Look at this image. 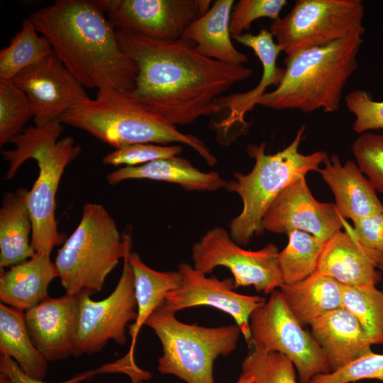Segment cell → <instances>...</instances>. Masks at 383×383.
<instances>
[{
  "instance_id": "obj_10",
  "label": "cell",
  "mask_w": 383,
  "mask_h": 383,
  "mask_svg": "<svg viewBox=\"0 0 383 383\" xmlns=\"http://www.w3.org/2000/svg\"><path fill=\"white\" fill-rule=\"evenodd\" d=\"M250 331V343L281 353L292 361L300 383H309L316 375L331 372L321 348L311 333L303 328L279 289L252 313Z\"/></svg>"
},
{
  "instance_id": "obj_38",
  "label": "cell",
  "mask_w": 383,
  "mask_h": 383,
  "mask_svg": "<svg viewBox=\"0 0 383 383\" xmlns=\"http://www.w3.org/2000/svg\"><path fill=\"white\" fill-rule=\"evenodd\" d=\"M345 101L348 111L355 116V132L383 129V101H374L370 93L359 89L349 92Z\"/></svg>"
},
{
  "instance_id": "obj_14",
  "label": "cell",
  "mask_w": 383,
  "mask_h": 383,
  "mask_svg": "<svg viewBox=\"0 0 383 383\" xmlns=\"http://www.w3.org/2000/svg\"><path fill=\"white\" fill-rule=\"evenodd\" d=\"M178 271L181 274L180 284L167 294L162 306L173 313L198 306L216 308L234 319L249 344L250 317L266 301L265 299L237 293L234 291L233 279L220 280L216 277H207L187 263L179 264Z\"/></svg>"
},
{
  "instance_id": "obj_28",
  "label": "cell",
  "mask_w": 383,
  "mask_h": 383,
  "mask_svg": "<svg viewBox=\"0 0 383 383\" xmlns=\"http://www.w3.org/2000/svg\"><path fill=\"white\" fill-rule=\"evenodd\" d=\"M0 353L12 358L28 375L43 379L48 360L34 345L28 333L25 312L0 304Z\"/></svg>"
},
{
  "instance_id": "obj_15",
  "label": "cell",
  "mask_w": 383,
  "mask_h": 383,
  "mask_svg": "<svg viewBox=\"0 0 383 383\" xmlns=\"http://www.w3.org/2000/svg\"><path fill=\"white\" fill-rule=\"evenodd\" d=\"M345 222L335 204L317 201L305 177H300L286 187L271 204L262 218V228L287 235L294 231H303L324 244L344 228Z\"/></svg>"
},
{
  "instance_id": "obj_9",
  "label": "cell",
  "mask_w": 383,
  "mask_h": 383,
  "mask_svg": "<svg viewBox=\"0 0 383 383\" xmlns=\"http://www.w3.org/2000/svg\"><path fill=\"white\" fill-rule=\"evenodd\" d=\"M364 6L360 0H297L269 31L287 57L322 46L356 32H365Z\"/></svg>"
},
{
  "instance_id": "obj_43",
  "label": "cell",
  "mask_w": 383,
  "mask_h": 383,
  "mask_svg": "<svg viewBox=\"0 0 383 383\" xmlns=\"http://www.w3.org/2000/svg\"><path fill=\"white\" fill-rule=\"evenodd\" d=\"M143 379H142L140 378L131 379L132 383H143Z\"/></svg>"
},
{
  "instance_id": "obj_16",
  "label": "cell",
  "mask_w": 383,
  "mask_h": 383,
  "mask_svg": "<svg viewBox=\"0 0 383 383\" xmlns=\"http://www.w3.org/2000/svg\"><path fill=\"white\" fill-rule=\"evenodd\" d=\"M13 81L27 95L38 127L60 119L67 111L91 99L85 87L53 52L23 70Z\"/></svg>"
},
{
  "instance_id": "obj_3",
  "label": "cell",
  "mask_w": 383,
  "mask_h": 383,
  "mask_svg": "<svg viewBox=\"0 0 383 383\" xmlns=\"http://www.w3.org/2000/svg\"><path fill=\"white\" fill-rule=\"evenodd\" d=\"M363 33L356 32L286 57L280 83L275 89L262 96L256 105L277 111H336L344 87L357 68Z\"/></svg>"
},
{
  "instance_id": "obj_5",
  "label": "cell",
  "mask_w": 383,
  "mask_h": 383,
  "mask_svg": "<svg viewBox=\"0 0 383 383\" xmlns=\"http://www.w3.org/2000/svg\"><path fill=\"white\" fill-rule=\"evenodd\" d=\"M60 120L87 131L115 149L135 143H177L193 148L209 165L213 166L217 161L201 140L179 132L176 126L139 102L132 92L98 91L94 99L70 109Z\"/></svg>"
},
{
  "instance_id": "obj_13",
  "label": "cell",
  "mask_w": 383,
  "mask_h": 383,
  "mask_svg": "<svg viewBox=\"0 0 383 383\" xmlns=\"http://www.w3.org/2000/svg\"><path fill=\"white\" fill-rule=\"evenodd\" d=\"M117 30L161 41L181 39L210 0H97Z\"/></svg>"
},
{
  "instance_id": "obj_20",
  "label": "cell",
  "mask_w": 383,
  "mask_h": 383,
  "mask_svg": "<svg viewBox=\"0 0 383 383\" xmlns=\"http://www.w3.org/2000/svg\"><path fill=\"white\" fill-rule=\"evenodd\" d=\"M323 164L318 172L334 194L335 206L345 220L354 222L383 212L377 190L357 164L349 160L343 165L335 154L331 159L327 157Z\"/></svg>"
},
{
  "instance_id": "obj_41",
  "label": "cell",
  "mask_w": 383,
  "mask_h": 383,
  "mask_svg": "<svg viewBox=\"0 0 383 383\" xmlns=\"http://www.w3.org/2000/svg\"><path fill=\"white\" fill-rule=\"evenodd\" d=\"M236 383H254V382L251 376L242 372Z\"/></svg>"
},
{
  "instance_id": "obj_44",
  "label": "cell",
  "mask_w": 383,
  "mask_h": 383,
  "mask_svg": "<svg viewBox=\"0 0 383 383\" xmlns=\"http://www.w3.org/2000/svg\"><path fill=\"white\" fill-rule=\"evenodd\" d=\"M382 270V272H383V270Z\"/></svg>"
},
{
  "instance_id": "obj_18",
  "label": "cell",
  "mask_w": 383,
  "mask_h": 383,
  "mask_svg": "<svg viewBox=\"0 0 383 383\" xmlns=\"http://www.w3.org/2000/svg\"><path fill=\"white\" fill-rule=\"evenodd\" d=\"M344 228L324 243L317 271L344 286H376L382 279L383 254L360 243L347 222Z\"/></svg>"
},
{
  "instance_id": "obj_35",
  "label": "cell",
  "mask_w": 383,
  "mask_h": 383,
  "mask_svg": "<svg viewBox=\"0 0 383 383\" xmlns=\"http://www.w3.org/2000/svg\"><path fill=\"white\" fill-rule=\"evenodd\" d=\"M182 147L179 145L135 143L115 149L103 157L102 162L113 166L126 165L128 167H134L157 160L176 157L182 152Z\"/></svg>"
},
{
  "instance_id": "obj_26",
  "label": "cell",
  "mask_w": 383,
  "mask_h": 383,
  "mask_svg": "<svg viewBox=\"0 0 383 383\" xmlns=\"http://www.w3.org/2000/svg\"><path fill=\"white\" fill-rule=\"evenodd\" d=\"M279 290L302 326L343 307V285L317 270L301 281L284 284Z\"/></svg>"
},
{
  "instance_id": "obj_23",
  "label": "cell",
  "mask_w": 383,
  "mask_h": 383,
  "mask_svg": "<svg viewBox=\"0 0 383 383\" xmlns=\"http://www.w3.org/2000/svg\"><path fill=\"white\" fill-rule=\"evenodd\" d=\"M233 0H216L209 11L196 20L182 38L192 40L200 55L222 62L244 65L248 57L233 45L230 31Z\"/></svg>"
},
{
  "instance_id": "obj_7",
  "label": "cell",
  "mask_w": 383,
  "mask_h": 383,
  "mask_svg": "<svg viewBox=\"0 0 383 383\" xmlns=\"http://www.w3.org/2000/svg\"><path fill=\"white\" fill-rule=\"evenodd\" d=\"M131 248V235H120L103 205L85 204L77 227L58 249L55 260L65 293L90 296L101 292L107 276Z\"/></svg>"
},
{
  "instance_id": "obj_12",
  "label": "cell",
  "mask_w": 383,
  "mask_h": 383,
  "mask_svg": "<svg viewBox=\"0 0 383 383\" xmlns=\"http://www.w3.org/2000/svg\"><path fill=\"white\" fill-rule=\"evenodd\" d=\"M130 252L131 249L123 259L118 282L109 296L96 301L87 294L78 295L74 356L99 352L109 340L119 345L126 343L128 323L137 317Z\"/></svg>"
},
{
  "instance_id": "obj_39",
  "label": "cell",
  "mask_w": 383,
  "mask_h": 383,
  "mask_svg": "<svg viewBox=\"0 0 383 383\" xmlns=\"http://www.w3.org/2000/svg\"><path fill=\"white\" fill-rule=\"evenodd\" d=\"M351 231L363 245L383 254V212L354 221Z\"/></svg>"
},
{
  "instance_id": "obj_21",
  "label": "cell",
  "mask_w": 383,
  "mask_h": 383,
  "mask_svg": "<svg viewBox=\"0 0 383 383\" xmlns=\"http://www.w3.org/2000/svg\"><path fill=\"white\" fill-rule=\"evenodd\" d=\"M311 334L325 355L331 372L372 352V343L357 319L343 307L314 321Z\"/></svg>"
},
{
  "instance_id": "obj_4",
  "label": "cell",
  "mask_w": 383,
  "mask_h": 383,
  "mask_svg": "<svg viewBox=\"0 0 383 383\" xmlns=\"http://www.w3.org/2000/svg\"><path fill=\"white\" fill-rule=\"evenodd\" d=\"M63 130L60 119L42 127L30 126L11 140L16 145L13 150H1L3 159L9 163L7 180L28 159L36 160L39 167L38 178L28 195L31 245L38 253L50 255L54 247L67 239L57 228L56 194L66 167L77 157L81 148L70 136L57 140Z\"/></svg>"
},
{
  "instance_id": "obj_32",
  "label": "cell",
  "mask_w": 383,
  "mask_h": 383,
  "mask_svg": "<svg viewBox=\"0 0 383 383\" xmlns=\"http://www.w3.org/2000/svg\"><path fill=\"white\" fill-rule=\"evenodd\" d=\"M250 350L242 362V372L254 383H297L295 367L290 360L277 352L250 343Z\"/></svg>"
},
{
  "instance_id": "obj_11",
  "label": "cell",
  "mask_w": 383,
  "mask_h": 383,
  "mask_svg": "<svg viewBox=\"0 0 383 383\" xmlns=\"http://www.w3.org/2000/svg\"><path fill=\"white\" fill-rule=\"evenodd\" d=\"M279 252L273 243L256 251L244 250L227 231L216 226L194 244L192 257L193 267L204 274L218 266L226 267L233 275L235 288L253 286L268 294L284 284Z\"/></svg>"
},
{
  "instance_id": "obj_25",
  "label": "cell",
  "mask_w": 383,
  "mask_h": 383,
  "mask_svg": "<svg viewBox=\"0 0 383 383\" xmlns=\"http://www.w3.org/2000/svg\"><path fill=\"white\" fill-rule=\"evenodd\" d=\"M150 179L178 184L187 190L215 191L226 182L218 172H204L186 159L173 157L145 165L126 166L109 172L106 180L116 185L126 179Z\"/></svg>"
},
{
  "instance_id": "obj_42",
  "label": "cell",
  "mask_w": 383,
  "mask_h": 383,
  "mask_svg": "<svg viewBox=\"0 0 383 383\" xmlns=\"http://www.w3.org/2000/svg\"><path fill=\"white\" fill-rule=\"evenodd\" d=\"M0 383H13V382L6 374L2 372H0Z\"/></svg>"
},
{
  "instance_id": "obj_8",
  "label": "cell",
  "mask_w": 383,
  "mask_h": 383,
  "mask_svg": "<svg viewBox=\"0 0 383 383\" xmlns=\"http://www.w3.org/2000/svg\"><path fill=\"white\" fill-rule=\"evenodd\" d=\"M175 313L161 304L148 318L162 345L158 370L173 374L187 383H215L213 363L236 348L241 333L237 325L206 328L178 321Z\"/></svg>"
},
{
  "instance_id": "obj_27",
  "label": "cell",
  "mask_w": 383,
  "mask_h": 383,
  "mask_svg": "<svg viewBox=\"0 0 383 383\" xmlns=\"http://www.w3.org/2000/svg\"><path fill=\"white\" fill-rule=\"evenodd\" d=\"M129 261L132 267L135 294L137 304V317L129 326L131 343L124 358L135 365L134 350L138 333L148 318L164 301L167 294L177 289L181 282V274L176 272H159L148 267L136 252H130Z\"/></svg>"
},
{
  "instance_id": "obj_29",
  "label": "cell",
  "mask_w": 383,
  "mask_h": 383,
  "mask_svg": "<svg viewBox=\"0 0 383 383\" xmlns=\"http://www.w3.org/2000/svg\"><path fill=\"white\" fill-rule=\"evenodd\" d=\"M37 32L29 18L23 21L9 45L0 51V79L13 80L23 70L52 52L48 40Z\"/></svg>"
},
{
  "instance_id": "obj_17",
  "label": "cell",
  "mask_w": 383,
  "mask_h": 383,
  "mask_svg": "<svg viewBox=\"0 0 383 383\" xmlns=\"http://www.w3.org/2000/svg\"><path fill=\"white\" fill-rule=\"evenodd\" d=\"M78 296L48 297L25 311V322L34 345L48 361L65 359L75 349Z\"/></svg>"
},
{
  "instance_id": "obj_30",
  "label": "cell",
  "mask_w": 383,
  "mask_h": 383,
  "mask_svg": "<svg viewBox=\"0 0 383 383\" xmlns=\"http://www.w3.org/2000/svg\"><path fill=\"white\" fill-rule=\"evenodd\" d=\"M288 236V243L278 257L284 284H287L301 281L317 270L324 245L303 231H294Z\"/></svg>"
},
{
  "instance_id": "obj_19",
  "label": "cell",
  "mask_w": 383,
  "mask_h": 383,
  "mask_svg": "<svg viewBox=\"0 0 383 383\" xmlns=\"http://www.w3.org/2000/svg\"><path fill=\"white\" fill-rule=\"evenodd\" d=\"M234 40L253 50L262 64V74L260 82L254 89L246 92L222 96L215 100L221 109L225 108L229 112L226 118L217 124L218 129L224 131H228L238 123L247 125L244 120L245 113L254 108L258 99L266 93L268 87L279 85L285 71L284 68L277 65V57L282 51L268 30L262 29L256 35L246 33Z\"/></svg>"
},
{
  "instance_id": "obj_22",
  "label": "cell",
  "mask_w": 383,
  "mask_h": 383,
  "mask_svg": "<svg viewBox=\"0 0 383 383\" xmlns=\"http://www.w3.org/2000/svg\"><path fill=\"white\" fill-rule=\"evenodd\" d=\"M56 277L59 273L50 255L35 252L31 258L1 272V301L26 311L49 297V284Z\"/></svg>"
},
{
  "instance_id": "obj_31",
  "label": "cell",
  "mask_w": 383,
  "mask_h": 383,
  "mask_svg": "<svg viewBox=\"0 0 383 383\" xmlns=\"http://www.w3.org/2000/svg\"><path fill=\"white\" fill-rule=\"evenodd\" d=\"M342 306L359 321L372 344H383V291L375 285H343Z\"/></svg>"
},
{
  "instance_id": "obj_36",
  "label": "cell",
  "mask_w": 383,
  "mask_h": 383,
  "mask_svg": "<svg viewBox=\"0 0 383 383\" xmlns=\"http://www.w3.org/2000/svg\"><path fill=\"white\" fill-rule=\"evenodd\" d=\"M287 4L285 0H240L233 6L230 31L231 37L244 34L249 30L251 23L260 18H269L272 21L278 19L283 7Z\"/></svg>"
},
{
  "instance_id": "obj_2",
  "label": "cell",
  "mask_w": 383,
  "mask_h": 383,
  "mask_svg": "<svg viewBox=\"0 0 383 383\" xmlns=\"http://www.w3.org/2000/svg\"><path fill=\"white\" fill-rule=\"evenodd\" d=\"M105 13L97 0H56L28 18L85 88L133 92L137 65L121 48Z\"/></svg>"
},
{
  "instance_id": "obj_37",
  "label": "cell",
  "mask_w": 383,
  "mask_h": 383,
  "mask_svg": "<svg viewBox=\"0 0 383 383\" xmlns=\"http://www.w3.org/2000/svg\"><path fill=\"white\" fill-rule=\"evenodd\" d=\"M362 379L383 382V354L372 351L338 370L316 375L309 383H353Z\"/></svg>"
},
{
  "instance_id": "obj_24",
  "label": "cell",
  "mask_w": 383,
  "mask_h": 383,
  "mask_svg": "<svg viewBox=\"0 0 383 383\" xmlns=\"http://www.w3.org/2000/svg\"><path fill=\"white\" fill-rule=\"evenodd\" d=\"M29 190L19 187L6 192L0 209V270L34 256L30 235L32 221L28 206Z\"/></svg>"
},
{
  "instance_id": "obj_34",
  "label": "cell",
  "mask_w": 383,
  "mask_h": 383,
  "mask_svg": "<svg viewBox=\"0 0 383 383\" xmlns=\"http://www.w3.org/2000/svg\"><path fill=\"white\" fill-rule=\"evenodd\" d=\"M352 150L360 170L383 194V134L362 133L354 141Z\"/></svg>"
},
{
  "instance_id": "obj_1",
  "label": "cell",
  "mask_w": 383,
  "mask_h": 383,
  "mask_svg": "<svg viewBox=\"0 0 383 383\" xmlns=\"http://www.w3.org/2000/svg\"><path fill=\"white\" fill-rule=\"evenodd\" d=\"M123 50L134 61L135 98L176 126L221 111L215 100L253 70L206 57L192 40L161 41L116 30Z\"/></svg>"
},
{
  "instance_id": "obj_40",
  "label": "cell",
  "mask_w": 383,
  "mask_h": 383,
  "mask_svg": "<svg viewBox=\"0 0 383 383\" xmlns=\"http://www.w3.org/2000/svg\"><path fill=\"white\" fill-rule=\"evenodd\" d=\"M0 372L6 374L13 383H48L43 379H35L26 374L12 358L1 355L0 357ZM101 373V369L91 370L58 383H78L96 374Z\"/></svg>"
},
{
  "instance_id": "obj_6",
  "label": "cell",
  "mask_w": 383,
  "mask_h": 383,
  "mask_svg": "<svg viewBox=\"0 0 383 383\" xmlns=\"http://www.w3.org/2000/svg\"><path fill=\"white\" fill-rule=\"evenodd\" d=\"M304 131L303 125L293 141L275 154L265 153V143L248 145L247 152L255 159L252 170L247 174L235 172L234 179L225 187L237 193L243 201L242 211L229 225V235L238 245H248L254 235L263 231L265 213L286 187L310 171H318L328 157L325 151L309 155L299 152Z\"/></svg>"
},
{
  "instance_id": "obj_33",
  "label": "cell",
  "mask_w": 383,
  "mask_h": 383,
  "mask_svg": "<svg viewBox=\"0 0 383 383\" xmlns=\"http://www.w3.org/2000/svg\"><path fill=\"white\" fill-rule=\"evenodd\" d=\"M33 116L27 95L13 80L0 79V145L20 134Z\"/></svg>"
}]
</instances>
